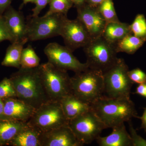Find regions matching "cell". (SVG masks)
I'll return each mask as SVG.
<instances>
[{"instance_id": "f546056e", "label": "cell", "mask_w": 146, "mask_h": 146, "mask_svg": "<svg viewBox=\"0 0 146 146\" xmlns=\"http://www.w3.org/2000/svg\"><path fill=\"white\" fill-rule=\"evenodd\" d=\"M129 124L130 136L132 139L133 146H146V140L138 136L136 131L133 129L131 121L128 122Z\"/></svg>"}, {"instance_id": "4fadbf2b", "label": "cell", "mask_w": 146, "mask_h": 146, "mask_svg": "<svg viewBox=\"0 0 146 146\" xmlns=\"http://www.w3.org/2000/svg\"><path fill=\"white\" fill-rule=\"evenodd\" d=\"M40 146H81L84 145L77 139L69 125L42 132Z\"/></svg>"}, {"instance_id": "5bb4252c", "label": "cell", "mask_w": 146, "mask_h": 146, "mask_svg": "<svg viewBox=\"0 0 146 146\" xmlns=\"http://www.w3.org/2000/svg\"><path fill=\"white\" fill-rule=\"evenodd\" d=\"M4 102V119L27 122L36 109L17 98H9Z\"/></svg>"}, {"instance_id": "f1b7e54d", "label": "cell", "mask_w": 146, "mask_h": 146, "mask_svg": "<svg viewBox=\"0 0 146 146\" xmlns=\"http://www.w3.org/2000/svg\"><path fill=\"white\" fill-rule=\"evenodd\" d=\"M5 40H9L13 42V38L4 16L0 15V42Z\"/></svg>"}, {"instance_id": "74e56055", "label": "cell", "mask_w": 146, "mask_h": 146, "mask_svg": "<svg viewBox=\"0 0 146 146\" xmlns=\"http://www.w3.org/2000/svg\"><path fill=\"white\" fill-rule=\"evenodd\" d=\"M23 4L25 5L29 3H35L36 1V0H23Z\"/></svg>"}, {"instance_id": "2e32d148", "label": "cell", "mask_w": 146, "mask_h": 146, "mask_svg": "<svg viewBox=\"0 0 146 146\" xmlns=\"http://www.w3.org/2000/svg\"><path fill=\"white\" fill-rule=\"evenodd\" d=\"M112 133L105 137L100 136L97 138V143L100 146H133L130 134L126 129L124 123L112 128Z\"/></svg>"}, {"instance_id": "d590c367", "label": "cell", "mask_w": 146, "mask_h": 146, "mask_svg": "<svg viewBox=\"0 0 146 146\" xmlns=\"http://www.w3.org/2000/svg\"><path fill=\"white\" fill-rule=\"evenodd\" d=\"M4 102L3 100L0 98V120L4 119Z\"/></svg>"}, {"instance_id": "7c38bea8", "label": "cell", "mask_w": 146, "mask_h": 146, "mask_svg": "<svg viewBox=\"0 0 146 146\" xmlns=\"http://www.w3.org/2000/svg\"><path fill=\"white\" fill-rule=\"evenodd\" d=\"M76 7L77 11L76 18L86 29L91 40L102 36L106 23L98 8L86 3Z\"/></svg>"}, {"instance_id": "8fae6325", "label": "cell", "mask_w": 146, "mask_h": 146, "mask_svg": "<svg viewBox=\"0 0 146 146\" xmlns=\"http://www.w3.org/2000/svg\"><path fill=\"white\" fill-rule=\"evenodd\" d=\"M60 36L64 39L65 46L72 52L84 47L91 40V37L78 19L67 18L63 24Z\"/></svg>"}, {"instance_id": "ac0fdd59", "label": "cell", "mask_w": 146, "mask_h": 146, "mask_svg": "<svg viewBox=\"0 0 146 146\" xmlns=\"http://www.w3.org/2000/svg\"><path fill=\"white\" fill-rule=\"evenodd\" d=\"M42 133L38 128L28 124L11 141L9 145L40 146V136Z\"/></svg>"}, {"instance_id": "d6a6232c", "label": "cell", "mask_w": 146, "mask_h": 146, "mask_svg": "<svg viewBox=\"0 0 146 146\" xmlns=\"http://www.w3.org/2000/svg\"><path fill=\"white\" fill-rule=\"evenodd\" d=\"M136 118L141 120L142 123L141 128L144 129L145 131L146 132V107L144 108L143 113L142 116L141 117L138 116Z\"/></svg>"}, {"instance_id": "7402d4cb", "label": "cell", "mask_w": 146, "mask_h": 146, "mask_svg": "<svg viewBox=\"0 0 146 146\" xmlns=\"http://www.w3.org/2000/svg\"><path fill=\"white\" fill-rule=\"evenodd\" d=\"M146 41L145 39L130 34L124 37L114 46L117 53L125 52L128 54H132L141 48Z\"/></svg>"}, {"instance_id": "e575fe53", "label": "cell", "mask_w": 146, "mask_h": 146, "mask_svg": "<svg viewBox=\"0 0 146 146\" xmlns=\"http://www.w3.org/2000/svg\"><path fill=\"white\" fill-rule=\"evenodd\" d=\"M11 0H0V13H2L10 5Z\"/></svg>"}, {"instance_id": "cb8c5ba5", "label": "cell", "mask_w": 146, "mask_h": 146, "mask_svg": "<svg viewBox=\"0 0 146 146\" xmlns=\"http://www.w3.org/2000/svg\"><path fill=\"white\" fill-rule=\"evenodd\" d=\"M97 8L106 23L120 21L115 11L112 0H105Z\"/></svg>"}, {"instance_id": "9c48e42d", "label": "cell", "mask_w": 146, "mask_h": 146, "mask_svg": "<svg viewBox=\"0 0 146 146\" xmlns=\"http://www.w3.org/2000/svg\"><path fill=\"white\" fill-rule=\"evenodd\" d=\"M69 126L81 143H91L99 137L106 126L91 109L69 120Z\"/></svg>"}, {"instance_id": "4316f807", "label": "cell", "mask_w": 146, "mask_h": 146, "mask_svg": "<svg viewBox=\"0 0 146 146\" xmlns=\"http://www.w3.org/2000/svg\"><path fill=\"white\" fill-rule=\"evenodd\" d=\"M0 98H17L16 91L10 78H5L0 82Z\"/></svg>"}, {"instance_id": "ba28073f", "label": "cell", "mask_w": 146, "mask_h": 146, "mask_svg": "<svg viewBox=\"0 0 146 146\" xmlns=\"http://www.w3.org/2000/svg\"><path fill=\"white\" fill-rule=\"evenodd\" d=\"M60 102L50 100L36 109L27 123L39 129L42 132L69 125Z\"/></svg>"}, {"instance_id": "277c9868", "label": "cell", "mask_w": 146, "mask_h": 146, "mask_svg": "<svg viewBox=\"0 0 146 146\" xmlns=\"http://www.w3.org/2000/svg\"><path fill=\"white\" fill-rule=\"evenodd\" d=\"M43 86L50 100L60 102L64 97L72 94L71 77L66 70L49 62L39 66Z\"/></svg>"}, {"instance_id": "d4e9b609", "label": "cell", "mask_w": 146, "mask_h": 146, "mask_svg": "<svg viewBox=\"0 0 146 146\" xmlns=\"http://www.w3.org/2000/svg\"><path fill=\"white\" fill-rule=\"evenodd\" d=\"M130 27L132 34L146 40V19L143 14H138Z\"/></svg>"}, {"instance_id": "83f0119b", "label": "cell", "mask_w": 146, "mask_h": 146, "mask_svg": "<svg viewBox=\"0 0 146 146\" xmlns=\"http://www.w3.org/2000/svg\"><path fill=\"white\" fill-rule=\"evenodd\" d=\"M128 75L133 84H139L146 82V74L140 68L129 70Z\"/></svg>"}, {"instance_id": "4dcf8cb0", "label": "cell", "mask_w": 146, "mask_h": 146, "mask_svg": "<svg viewBox=\"0 0 146 146\" xmlns=\"http://www.w3.org/2000/svg\"><path fill=\"white\" fill-rule=\"evenodd\" d=\"M51 0H36L35 6L32 9L33 14L31 16L36 17L39 16V13L44 8L46 7L47 5L49 4Z\"/></svg>"}, {"instance_id": "30bf717a", "label": "cell", "mask_w": 146, "mask_h": 146, "mask_svg": "<svg viewBox=\"0 0 146 146\" xmlns=\"http://www.w3.org/2000/svg\"><path fill=\"white\" fill-rule=\"evenodd\" d=\"M44 52L48 62L60 69L76 73L89 68L86 63H81L69 48L56 42L48 44L45 48Z\"/></svg>"}, {"instance_id": "7a4b0ae2", "label": "cell", "mask_w": 146, "mask_h": 146, "mask_svg": "<svg viewBox=\"0 0 146 146\" xmlns=\"http://www.w3.org/2000/svg\"><path fill=\"white\" fill-rule=\"evenodd\" d=\"M107 128L129 122L138 116L135 105L130 99L114 98L103 96L91 104Z\"/></svg>"}, {"instance_id": "8d00e7d4", "label": "cell", "mask_w": 146, "mask_h": 146, "mask_svg": "<svg viewBox=\"0 0 146 146\" xmlns=\"http://www.w3.org/2000/svg\"><path fill=\"white\" fill-rule=\"evenodd\" d=\"M75 7L82 5L86 3V0H71Z\"/></svg>"}, {"instance_id": "484cf974", "label": "cell", "mask_w": 146, "mask_h": 146, "mask_svg": "<svg viewBox=\"0 0 146 146\" xmlns=\"http://www.w3.org/2000/svg\"><path fill=\"white\" fill-rule=\"evenodd\" d=\"M49 4V9L45 15L59 13L67 15L74 5L71 0H51Z\"/></svg>"}, {"instance_id": "e0dca14e", "label": "cell", "mask_w": 146, "mask_h": 146, "mask_svg": "<svg viewBox=\"0 0 146 146\" xmlns=\"http://www.w3.org/2000/svg\"><path fill=\"white\" fill-rule=\"evenodd\" d=\"M60 102L65 117L69 120L91 109V105L81 100L72 94L64 97Z\"/></svg>"}, {"instance_id": "ffe728a7", "label": "cell", "mask_w": 146, "mask_h": 146, "mask_svg": "<svg viewBox=\"0 0 146 146\" xmlns=\"http://www.w3.org/2000/svg\"><path fill=\"white\" fill-rule=\"evenodd\" d=\"M130 34H132L130 25L119 21L107 23L102 36L108 42L115 45Z\"/></svg>"}, {"instance_id": "52a82bcc", "label": "cell", "mask_w": 146, "mask_h": 146, "mask_svg": "<svg viewBox=\"0 0 146 146\" xmlns=\"http://www.w3.org/2000/svg\"><path fill=\"white\" fill-rule=\"evenodd\" d=\"M68 18L67 15L55 13L42 17H32L27 22V38L29 41L42 40L56 36L60 32Z\"/></svg>"}, {"instance_id": "603a6c76", "label": "cell", "mask_w": 146, "mask_h": 146, "mask_svg": "<svg viewBox=\"0 0 146 146\" xmlns=\"http://www.w3.org/2000/svg\"><path fill=\"white\" fill-rule=\"evenodd\" d=\"M40 59L30 45L23 49L21 54V68H33L38 67Z\"/></svg>"}, {"instance_id": "836d02e7", "label": "cell", "mask_w": 146, "mask_h": 146, "mask_svg": "<svg viewBox=\"0 0 146 146\" xmlns=\"http://www.w3.org/2000/svg\"><path fill=\"white\" fill-rule=\"evenodd\" d=\"M105 0H86L87 4L93 7H98Z\"/></svg>"}, {"instance_id": "9a60e30c", "label": "cell", "mask_w": 146, "mask_h": 146, "mask_svg": "<svg viewBox=\"0 0 146 146\" xmlns=\"http://www.w3.org/2000/svg\"><path fill=\"white\" fill-rule=\"evenodd\" d=\"M4 18L13 37V42L29 41L27 38V23L22 12L10 8Z\"/></svg>"}, {"instance_id": "44dd1931", "label": "cell", "mask_w": 146, "mask_h": 146, "mask_svg": "<svg viewBox=\"0 0 146 146\" xmlns=\"http://www.w3.org/2000/svg\"><path fill=\"white\" fill-rule=\"evenodd\" d=\"M28 40L13 42L7 50L5 56L1 65L6 67H14L19 69L21 68V60L24 45Z\"/></svg>"}, {"instance_id": "d6986e66", "label": "cell", "mask_w": 146, "mask_h": 146, "mask_svg": "<svg viewBox=\"0 0 146 146\" xmlns=\"http://www.w3.org/2000/svg\"><path fill=\"white\" fill-rule=\"evenodd\" d=\"M27 125V123L16 120H0V146L9 145L14 137Z\"/></svg>"}, {"instance_id": "8992f818", "label": "cell", "mask_w": 146, "mask_h": 146, "mask_svg": "<svg viewBox=\"0 0 146 146\" xmlns=\"http://www.w3.org/2000/svg\"><path fill=\"white\" fill-rule=\"evenodd\" d=\"M83 48L89 68L103 74L112 67L119 58L114 45L102 36L92 39Z\"/></svg>"}, {"instance_id": "1f68e13d", "label": "cell", "mask_w": 146, "mask_h": 146, "mask_svg": "<svg viewBox=\"0 0 146 146\" xmlns=\"http://www.w3.org/2000/svg\"><path fill=\"white\" fill-rule=\"evenodd\" d=\"M134 94H138L146 98V82L138 84Z\"/></svg>"}, {"instance_id": "3957f363", "label": "cell", "mask_w": 146, "mask_h": 146, "mask_svg": "<svg viewBox=\"0 0 146 146\" xmlns=\"http://www.w3.org/2000/svg\"><path fill=\"white\" fill-rule=\"evenodd\" d=\"M71 88L72 94L91 104L104 96L103 74L89 68L75 73L71 77Z\"/></svg>"}, {"instance_id": "5b68a950", "label": "cell", "mask_w": 146, "mask_h": 146, "mask_svg": "<svg viewBox=\"0 0 146 146\" xmlns=\"http://www.w3.org/2000/svg\"><path fill=\"white\" fill-rule=\"evenodd\" d=\"M128 71L124 60L118 58L116 63L103 73L104 96L114 98L130 99L133 84L128 75Z\"/></svg>"}, {"instance_id": "6da1fadb", "label": "cell", "mask_w": 146, "mask_h": 146, "mask_svg": "<svg viewBox=\"0 0 146 146\" xmlns=\"http://www.w3.org/2000/svg\"><path fill=\"white\" fill-rule=\"evenodd\" d=\"M9 78L17 98L35 109L50 101L42 83L39 66L33 68H21Z\"/></svg>"}]
</instances>
